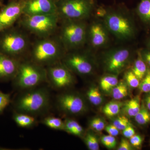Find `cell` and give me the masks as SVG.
<instances>
[{"label": "cell", "instance_id": "1", "mask_svg": "<svg viewBox=\"0 0 150 150\" xmlns=\"http://www.w3.org/2000/svg\"><path fill=\"white\" fill-rule=\"evenodd\" d=\"M13 111L37 117L46 115L51 106V96L48 87L42 85L19 91L11 102Z\"/></svg>", "mask_w": 150, "mask_h": 150}, {"label": "cell", "instance_id": "2", "mask_svg": "<svg viewBox=\"0 0 150 150\" xmlns=\"http://www.w3.org/2000/svg\"><path fill=\"white\" fill-rule=\"evenodd\" d=\"M66 49L57 34L38 38L31 43L28 58L32 62L44 67L62 62Z\"/></svg>", "mask_w": 150, "mask_h": 150}, {"label": "cell", "instance_id": "3", "mask_svg": "<svg viewBox=\"0 0 150 150\" xmlns=\"http://www.w3.org/2000/svg\"><path fill=\"white\" fill-rule=\"evenodd\" d=\"M30 45L28 35L20 28L13 26L0 32V52L8 56L24 59Z\"/></svg>", "mask_w": 150, "mask_h": 150}, {"label": "cell", "instance_id": "4", "mask_svg": "<svg viewBox=\"0 0 150 150\" xmlns=\"http://www.w3.org/2000/svg\"><path fill=\"white\" fill-rule=\"evenodd\" d=\"M14 88L18 91L29 89L47 83L46 68L28 59L21 60L18 71L12 81Z\"/></svg>", "mask_w": 150, "mask_h": 150}, {"label": "cell", "instance_id": "5", "mask_svg": "<svg viewBox=\"0 0 150 150\" xmlns=\"http://www.w3.org/2000/svg\"><path fill=\"white\" fill-rule=\"evenodd\" d=\"M19 25L38 38L52 36L57 33L60 18L57 13L39 15H23Z\"/></svg>", "mask_w": 150, "mask_h": 150}, {"label": "cell", "instance_id": "6", "mask_svg": "<svg viewBox=\"0 0 150 150\" xmlns=\"http://www.w3.org/2000/svg\"><path fill=\"white\" fill-rule=\"evenodd\" d=\"M62 21L58 35L67 50L74 49L84 43L86 27L82 21L60 20Z\"/></svg>", "mask_w": 150, "mask_h": 150}, {"label": "cell", "instance_id": "7", "mask_svg": "<svg viewBox=\"0 0 150 150\" xmlns=\"http://www.w3.org/2000/svg\"><path fill=\"white\" fill-rule=\"evenodd\" d=\"M57 14L60 20L82 21L93 8V0H57Z\"/></svg>", "mask_w": 150, "mask_h": 150}, {"label": "cell", "instance_id": "8", "mask_svg": "<svg viewBox=\"0 0 150 150\" xmlns=\"http://www.w3.org/2000/svg\"><path fill=\"white\" fill-rule=\"evenodd\" d=\"M47 83L49 87L60 91L71 86L75 79L72 72L62 62L46 67Z\"/></svg>", "mask_w": 150, "mask_h": 150}, {"label": "cell", "instance_id": "9", "mask_svg": "<svg viewBox=\"0 0 150 150\" xmlns=\"http://www.w3.org/2000/svg\"><path fill=\"white\" fill-rule=\"evenodd\" d=\"M56 106L63 114L78 115L85 112L86 106L84 100L79 94L73 92L59 93L56 98Z\"/></svg>", "mask_w": 150, "mask_h": 150}, {"label": "cell", "instance_id": "10", "mask_svg": "<svg viewBox=\"0 0 150 150\" xmlns=\"http://www.w3.org/2000/svg\"><path fill=\"white\" fill-rule=\"evenodd\" d=\"M25 0H10L1 7L0 23L4 29L13 26V25L23 14Z\"/></svg>", "mask_w": 150, "mask_h": 150}, {"label": "cell", "instance_id": "11", "mask_svg": "<svg viewBox=\"0 0 150 150\" xmlns=\"http://www.w3.org/2000/svg\"><path fill=\"white\" fill-rule=\"evenodd\" d=\"M105 22L108 29L120 38H129L134 34V28L131 22L120 15L113 13L108 15Z\"/></svg>", "mask_w": 150, "mask_h": 150}, {"label": "cell", "instance_id": "12", "mask_svg": "<svg viewBox=\"0 0 150 150\" xmlns=\"http://www.w3.org/2000/svg\"><path fill=\"white\" fill-rule=\"evenodd\" d=\"M62 62L72 72L79 75L89 74L92 71V66L88 59L79 53L66 54Z\"/></svg>", "mask_w": 150, "mask_h": 150}, {"label": "cell", "instance_id": "13", "mask_svg": "<svg viewBox=\"0 0 150 150\" xmlns=\"http://www.w3.org/2000/svg\"><path fill=\"white\" fill-rule=\"evenodd\" d=\"M57 0H25L23 14L39 15L57 13Z\"/></svg>", "mask_w": 150, "mask_h": 150}, {"label": "cell", "instance_id": "14", "mask_svg": "<svg viewBox=\"0 0 150 150\" xmlns=\"http://www.w3.org/2000/svg\"><path fill=\"white\" fill-rule=\"evenodd\" d=\"M21 60L0 52V83L12 81L14 79Z\"/></svg>", "mask_w": 150, "mask_h": 150}, {"label": "cell", "instance_id": "15", "mask_svg": "<svg viewBox=\"0 0 150 150\" xmlns=\"http://www.w3.org/2000/svg\"><path fill=\"white\" fill-rule=\"evenodd\" d=\"M130 56V51L127 49H119L114 51L106 59V69L113 74L121 72L129 61Z\"/></svg>", "mask_w": 150, "mask_h": 150}, {"label": "cell", "instance_id": "16", "mask_svg": "<svg viewBox=\"0 0 150 150\" xmlns=\"http://www.w3.org/2000/svg\"><path fill=\"white\" fill-rule=\"evenodd\" d=\"M90 36L93 46L99 47L104 45L107 39L106 31L101 25L93 24L90 29Z\"/></svg>", "mask_w": 150, "mask_h": 150}, {"label": "cell", "instance_id": "17", "mask_svg": "<svg viewBox=\"0 0 150 150\" xmlns=\"http://www.w3.org/2000/svg\"><path fill=\"white\" fill-rule=\"evenodd\" d=\"M13 119L18 126L25 129H30L37 126L38 121L33 115L13 111Z\"/></svg>", "mask_w": 150, "mask_h": 150}, {"label": "cell", "instance_id": "18", "mask_svg": "<svg viewBox=\"0 0 150 150\" xmlns=\"http://www.w3.org/2000/svg\"><path fill=\"white\" fill-rule=\"evenodd\" d=\"M40 123L50 129L58 131H64V123L60 118L54 115H44L40 121Z\"/></svg>", "mask_w": 150, "mask_h": 150}, {"label": "cell", "instance_id": "19", "mask_svg": "<svg viewBox=\"0 0 150 150\" xmlns=\"http://www.w3.org/2000/svg\"><path fill=\"white\" fill-rule=\"evenodd\" d=\"M137 12L142 21L150 25V0H140Z\"/></svg>", "mask_w": 150, "mask_h": 150}, {"label": "cell", "instance_id": "20", "mask_svg": "<svg viewBox=\"0 0 150 150\" xmlns=\"http://www.w3.org/2000/svg\"><path fill=\"white\" fill-rule=\"evenodd\" d=\"M64 131L74 136L81 137L83 133V129L76 121L73 119L67 118L64 121Z\"/></svg>", "mask_w": 150, "mask_h": 150}, {"label": "cell", "instance_id": "21", "mask_svg": "<svg viewBox=\"0 0 150 150\" xmlns=\"http://www.w3.org/2000/svg\"><path fill=\"white\" fill-rule=\"evenodd\" d=\"M132 71L140 80L144 77L147 70L146 63L143 60L142 55L139 56L135 61Z\"/></svg>", "mask_w": 150, "mask_h": 150}, {"label": "cell", "instance_id": "22", "mask_svg": "<svg viewBox=\"0 0 150 150\" xmlns=\"http://www.w3.org/2000/svg\"><path fill=\"white\" fill-rule=\"evenodd\" d=\"M118 79L116 76L110 75L103 77L100 81V86L103 90L109 91L118 84Z\"/></svg>", "mask_w": 150, "mask_h": 150}, {"label": "cell", "instance_id": "23", "mask_svg": "<svg viewBox=\"0 0 150 150\" xmlns=\"http://www.w3.org/2000/svg\"><path fill=\"white\" fill-rule=\"evenodd\" d=\"M135 121L138 124L145 125L150 122V111L145 105H142L139 111L135 115Z\"/></svg>", "mask_w": 150, "mask_h": 150}, {"label": "cell", "instance_id": "24", "mask_svg": "<svg viewBox=\"0 0 150 150\" xmlns=\"http://www.w3.org/2000/svg\"><path fill=\"white\" fill-rule=\"evenodd\" d=\"M139 100L138 98L129 100L125 105V111L129 116L135 117L141 108Z\"/></svg>", "mask_w": 150, "mask_h": 150}, {"label": "cell", "instance_id": "25", "mask_svg": "<svg viewBox=\"0 0 150 150\" xmlns=\"http://www.w3.org/2000/svg\"><path fill=\"white\" fill-rule=\"evenodd\" d=\"M87 96L90 102L95 105L101 104L103 97L98 88L96 87L90 88L86 93Z\"/></svg>", "mask_w": 150, "mask_h": 150}, {"label": "cell", "instance_id": "26", "mask_svg": "<svg viewBox=\"0 0 150 150\" xmlns=\"http://www.w3.org/2000/svg\"><path fill=\"white\" fill-rule=\"evenodd\" d=\"M121 106V103L111 101L105 105L103 108V112L107 116L110 117L114 116L120 112Z\"/></svg>", "mask_w": 150, "mask_h": 150}, {"label": "cell", "instance_id": "27", "mask_svg": "<svg viewBox=\"0 0 150 150\" xmlns=\"http://www.w3.org/2000/svg\"><path fill=\"white\" fill-rule=\"evenodd\" d=\"M128 92L126 84L121 82L112 88V96L115 100L121 99L127 96Z\"/></svg>", "mask_w": 150, "mask_h": 150}, {"label": "cell", "instance_id": "28", "mask_svg": "<svg viewBox=\"0 0 150 150\" xmlns=\"http://www.w3.org/2000/svg\"><path fill=\"white\" fill-rule=\"evenodd\" d=\"M86 145L91 150H99L98 141L95 136L91 133H88L84 138Z\"/></svg>", "mask_w": 150, "mask_h": 150}, {"label": "cell", "instance_id": "29", "mask_svg": "<svg viewBox=\"0 0 150 150\" xmlns=\"http://www.w3.org/2000/svg\"><path fill=\"white\" fill-rule=\"evenodd\" d=\"M12 99L10 93H5L0 90V115L11 103Z\"/></svg>", "mask_w": 150, "mask_h": 150}, {"label": "cell", "instance_id": "30", "mask_svg": "<svg viewBox=\"0 0 150 150\" xmlns=\"http://www.w3.org/2000/svg\"><path fill=\"white\" fill-rule=\"evenodd\" d=\"M125 78L128 84L131 87L133 88L139 87L140 83V80L132 71H130L126 73Z\"/></svg>", "mask_w": 150, "mask_h": 150}, {"label": "cell", "instance_id": "31", "mask_svg": "<svg viewBox=\"0 0 150 150\" xmlns=\"http://www.w3.org/2000/svg\"><path fill=\"white\" fill-rule=\"evenodd\" d=\"M140 91L142 92H150V70H148L146 74L140 83L139 86Z\"/></svg>", "mask_w": 150, "mask_h": 150}, {"label": "cell", "instance_id": "32", "mask_svg": "<svg viewBox=\"0 0 150 150\" xmlns=\"http://www.w3.org/2000/svg\"><path fill=\"white\" fill-rule=\"evenodd\" d=\"M113 124L117 127L119 130L123 131L130 123L128 118L125 116H119L114 120Z\"/></svg>", "mask_w": 150, "mask_h": 150}, {"label": "cell", "instance_id": "33", "mask_svg": "<svg viewBox=\"0 0 150 150\" xmlns=\"http://www.w3.org/2000/svg\"><path fill=\"white\" fill-rule=\"evenodd\" d=\"M90 125L92 129L98 131H102L105 128L104 121L99 118H94L91 120Z\"/></svg>", "mask_w": 150, "mask_h": 150}, {"label": "cell", "instance_id": "34", "mask_svg": "<svg viewBox=\"0 0 150 150\" xmlns=\"http://www.w3.org/2000/svg\"><path fill=\"white\" fill-rule=\"evenodd\" d=\"M131 145L135 147H139L142 144L143 139L140 135L135 134L133 137L130 138Z\"/></svg>", "mask_w": 150, "mask_h": 150}, {"label": "cell", "instance_id": "35", "mask_svg": "<svg viewBox=\"0 0 150 150\" xmlns=\"http://www.w3.org/2000/svg\"><path fill=\"white\" fill-rule=\"evenodd\" d=\"M122 131H123L122 133L123 136L126 138H129V139L136 134L135 129L130 124L127 126L125 129H123Z\"/></svg>", "mask_w": 150, "mask_h": 150}, {"label": "cell", "instance_id": "36", "mask_svg": "<svg viewBox=\"0 0 150 150\" xmlns=\"http://www.w3.org/2000/svg\"><path fill=\"white\" fill-rule=\"evenodd\" d=\"M105 130L109 135L113 137H116L119 134V130L113 124L106 126L105 128Z\"/></svg>", "mask_w": 150, "mask_h": 150}, {"label": "cell", "instance_id": "37", "mask_svg": "<svg viewBox=\"0 0 150 150\" xmlns=\"http://www.w3.org/2000/svg\"><path fill=\"white\" fill-rule=\"evenodd\" d=\"M131 144L128 141L124 139L121 140L120 146L118 147V150H132Z\"/></svg>", "mask_w": 150, "mask_h": 150}, {"label": "cell", "instance_id": "38", "mask_svg": "<svg viewBox=\"0 0 150 150\" xmlns=\"http://www.w3.org/2000/svg\"><path fill=\"white\" fill-rule=\"evenodd\" d=\"M108 141L109 144V149H113L115 148L116 145V141L115 137L111 135L107 136Z\"/></svg>", "mask_w": 150, "mask_h": 150}, {"label": "cell", "instance_id": "39", "mask_svg": "<svg viewBox=\"0 0 150 150\" xmlns=\"http://www.w3.org/2000/svg\"><path fill=\"white\" fill-rule=\"evenodd\" d=\"M142 56L145 63L150 66V51H144Z\"/></svg>", "mask_w": 150, "mask_h": 150}, {"label": "cell", "instance_id": "40", "mask_svg": "<svg viewBox=\"0 0 150 150\" xmlns=\"http://www.w3.org/2000/svg\"><path fill=\"white\" fill-rule=\"evenodd\" d=\"M101 140L103 144L106 147L109 149V144L108 141L107 136H103V137L101 138Z\"/></svg>", "mask_w": 150, "mask_h": 150}, {"label": "cell", "instance_id": "41", "mask_svg": "<svg viewBox=\"0 0 150 150\" xmlns=\"http://www.w3.org/2000/svg\"><path fill=\"white\" fill-rule=\"evenodd\" d=\"M145 103H146V107L150 111V92L148 94V95L145 98Z\"/></svg>", "mask_w": 150, "mask_h": 150}, {"label": "cell", "instance_id": "42", "mask_svg": "<svg viewBox=\"0 0 150 150\" xmlns=\"http://www.w3.org/2000/svg\"><path fill=\"white\" fill-rule=\"evenodd\" d=\"M4 29V28L3 27V26L0 23V32L2 30H3Z\"/></svg>", "mask_w": 150, "mask_h": 150}, {"label": "cell", "instance_id": "43", "mask_svg": "<svg viewBox=\"0 0 150 150\" xmlns=\"http://www.w3.org/2000/svg\"><path fill=\"white\" fill-rule=\"evenodd\" d=\"M4 1V0H0V7L2 6L3 5V3Z\"/></svg>", "mask_w": 150, "mask_h": 150}, {"label": "cell", "instance_id": "44", "mask_svg": "<svg viewBox=\"0 0 150 150\" xmlns=\"http://www.w3.org/2000/svg\"><path fill=\"white\" fill-rule=\"evenodd\" d=\"M6 150V149H4L3 148H1L0 147V150Z\"/></svg>", "mask_w": 150, "mask_h": 150}, {"label": "cell", "instance_id": "45", "mask_svg": "<svg viewBox=\"0 0 150 150\" xmlns=\"http://www.w3.org/2000/svg\"><path fill=\"white\" fill-rule=\"evenodd\" d=\"M149 48H150V42L149 43Z\"/></svg>", "mask_w": 150, "mask_h": 150}]
</instances>
